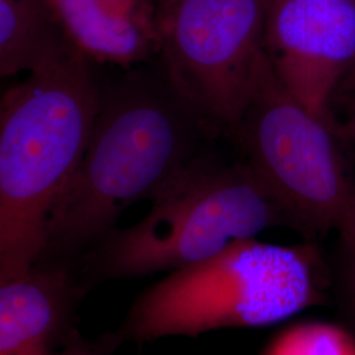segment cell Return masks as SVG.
Wrapping results in <instances>:
<instances>
[{"instance_id": "cell-6", "label": "cell", "mask_w": 355, "mask_h": 355, "mask_svg": "<svg viewBox=\"0 0 355 355\" xmlns=\"http://www.w3.org/2000/svg\"><path fill=\"white\" fill-rule=\"evenodd\" d=\"M268 0H158L157 64L215 132L241 120L263 57Z\"/></svg>"}, {"instance_id": "cell-5", "label": "cell", "mask_w": 355, "mask_h": 355, "mask_svg": "<svg viewBox=\"0 0 355 355\" xmlns=\"http://www.w3.org/2000/svg\"><path fill=\"white\" fill-rule=\"evenodd\" d=\"M230 135L297 232L315 236L334 230L346 248L354 245L355 186L331 124L280 85L265 53L250 101Z\"/></svg>"}, {"instance_id": "cell-4", "label": "cell", "mask_w": 355, "mask_h": 355, "mask_svg": "<svg viewBox=\"0 0 355 355\" xmlns=\"http://www.w3.org/2000/svg\"><path fill=\"white\" fill-rule=\"evenodd\" d=\"M325 287L312 246L250 239L167 272L136 297L116 333L123 343L142 346L166 337L263 328L321 304Z\"/></svg>"}, {"instance_id": "cell-9", "label": "cell", "mask_w": 355, "mask_h": 355, "mask_svg": "<svg viewBox=\"0 0 355 355\" xmlns=\"http://www.w3.org/2000/svg\"><path fill=\"white\" fill-rule=\"evenodd\" d=\"M67 37L95 64L129 70L157 58L158 0H45Z\"/></svg>"}, {"instance_id": "cell-3", "label": "cell", "mask_w": 355, "mask_h": 355, "mask_svg": "<svg viewBox=\"0 0 355 355\" xmlns=\"http://www.w3.org/2000/svg\"><path fill=\"white\" fill-rule=\"evenodd\" d=\"M136 224L114 228L76 265L89 290L107 280L171 272L214 258L271 228H296L245 161L198 154L158 191Z\"/></svg>"}, {"instance_id": "cell-7", "label": "cell", "mask_w": 355, "mask_h": 355, "mask_svg": "<svg viewBox=\"0 0 355 355\" xmlns=\"http://www.w3.org/2000/svg\"><path fill=\"white\" fill-rule=\"evenodd\" d=\"M263 53L280 85L331 124V99L355 67V0H268Z\"/></svg>"}, {"instance_id": "cell-10", "label": "cell", "mask_w": 355, "mask_h": 355, "mask_svg": "<svg viewBox=\"0 0 355 355\" xmlns=\"http://www.w3.org/2000/svg\"><path fill=\"white\" fill-rule=\"evenodd\" d=\"M78 51L45 0H0V76L36 73Z\"/></svg>"}, {"instance_id": "cell-2", "label": "cell", "mask_w": 355, "mask_h": 355, "mask_svg": "<svg viewBox=\"0 0 355 355\" xmlns=\"http://www.w3.org/2000/svg\"><path fill=\"white\" fill-rule=\"evenodd\" d=\"M96 64L79 51L29 74L0 105V283L44 250L51 209L79 164L102 102Z\"/></svg>"}, {"instance_id": "cell-1", "label": "cell", "mask_w": 355, "mask_h": 355, "mask_svg": "<svg viewBox=\"0 0 355 355\" xmlns=\"http://www.w3.org/2000/svg\"><path fill=\"white\" fill-rule=\"evenodd\" d=\"M215 133L174 92L157 61L103 83L89 144L51 209L36 263L76 267L125 209L150 202Z\"/></svg>"}, {"instance_id": "cell-13", "label": "cell", "mask_w": 355, "mask_h": 355, "mask_svg": "<svg viewBox=\"0 0 355 355\" xmlns=\"http://www.w3.org/2000/svg\"><path fill=\"white\" fill-rule=\"evenodd\" d=\"M346 249L350 254V288H352V295H353L355 305V243Z\"/></svg>"}, {"instance_id": "cell-8", "label": "cell", "mask_w": 355, "mask_h": 355, "mask_svg": "<svg viewBox=\"0 0 355 355\" xmlns=\"http://www.w3.org/2000/svg\"><path fill=\"white\" fill-rule=\"evenodd\" d=\"M89 292L74 266L35 263L0 283V355H58Z\"/></svg>"}, {"instance_id": "cell-11", "label": "cell", "mask_w": 355, "mask_h": 355, "mask_svg": "<svg viewBox=\"0 0 355 355\" xmlns=\"http://www.w3.org/2000/svg\"><path fill=\"white\" fill-rule=\"evenodd\" d=\"M263 355H355V336L336 324L308 321L283 330Z\"/></svg>"}, {"instance_id": "cell-12", "label": "cell", "mask_w": 355, "mask_h": 355, "mask_svg": "<svg viewBox=\"0 0 355 355\" xmlns=\"http://www.w3.org/2000/svg\"><path fill=\"white\" fill-rule=\"evenodd\" d=\"M121 343L116 331L89 340L76 330L58 355H114Z\"/></svg>"}]
</instances>
